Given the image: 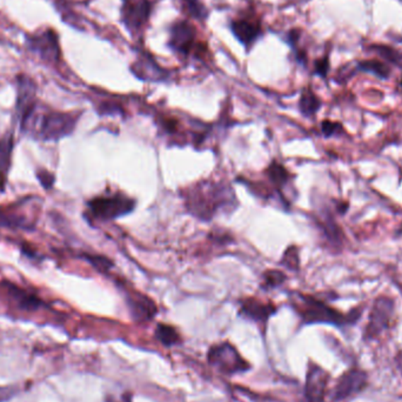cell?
<instances>
[{"label": "cell", "instance_id": "44dd1931", "mask_svg": "<svg viewBox=\"0 0 402 402\" xmlns=\"http://www.w3.org/2000/svg\"><path fill=\"white\" fill-rule=\"evenodd\" d=\"M357 69L362 72L372 73L378 76L379 79H389L391 76V69L386 64L377 59L362 60L357 63Z\"/></svg>", "mask_w": 402, "mask_h": 402}, {"label": "cell", "instance_id": "3957f363", "mask_svg": "<svg viewBox=\"0 0 402 402\" xmlns=\"http://www.w3.org/2000/svg\"><path fill=\"white\" fill-rule=\"evenodd\" d=\"M78 117L60 113V112H46L37 113V108L24 122L21 127L25 132L35 135V138L45 142H57L59 139L67 137L76 129Z\"/></svg>", "mask_w": 402, "mask_h": 402}, {"label": "cell", "instance_id": "4316f807", "mask_svg": "<svg viewBox=\"0 0 402 402\" xmlns=\"http://www.w3.org/2000/svg\"><path fill=\"white\" fill-rule=\"evenodd\" d=\"M85 257L94 268H97L100 272H108L113 266L112 261L108 260V258L99 257V255H85Z\"/></svg>", "mask_w": 402, "mask_h": 402}, {"label": "cell", "instance_id": "8992f818", "mask_svg": "<svg viewBox=\"0 0 402 402\" xmlns=\"http://www.w3.org/2000/svg\"><path fill=\"white\" fill-rule=\"evenodd\" d=\"M88 209L94 219L115 220L133 211L135 202L124 195H104L88 201Z\"/></svg>", "mask_w": 402, "mask_h": 402}, {"label": "cell", "instance_id": "484cf974", "mask_svg": "<svg viewBox=\"0 0 402 402\" xmlns=\"http://www.w3.org/2000/svg\"><path fill=\"white\" fill-rule=\"evenodd\" d=\"M285 279H286V277L280 270H268L264 274V286L266 288L277 287V286L284 282Z\"/></svg>", "mask_w": 402, "mask_h": 402}, {"label": "cell", "instance_id": "9a60e30c", "mask_svg": "<svg viewBox=\"0 0 402 402\" xmlns=\"http://www.w3.org/2000/svg\"><path fill=\"white\" fill-rule=\"evenodd\" d=\"M277 309L270 304H264L257 299L248 298L240 302V316L255 323H266Z\"/></svg>", "mask_w": 402, "mask_h": 402}, {"label": "cell", "instance_id": "52a82bcc", "mask_svg": "<svg viewBox=\"0 0 402 402\" xmlns=\"http://www.w3.org/2000/svg\"><path fill=\"white\" fill-rule=\"evenodd\" d=\"M394 313L396 302L386 295L379 297L369 313L367 326L364 330V339H375L389 330L392 326Z\"/></svg>", "mask_w": 402, "mask_h": 402}, {"label": "cell", "instance_id": "d4e9b609", "mask_svg": "<svg viewBox=\"0 0 402 402\" xmlns=\"http://www.w3.org/2000/svg\"><path fill=\"white\" fill-rule=\"evenodd\" d=\"M321 131L327 138L331 137H338V135L346 134V131L340 122H331V120H323L321 122Z\"/></svg>", "mask_w": 402, "mask_h": 402}, {"label": "cell", "instance_id": "d6a6232c", "mask_svg": "<svg viewBox=\"0 0 402 402\" xmlns=\"http://www.w3.org/2000/svg\"><path fill=\"white\" fill-rule=\"evenodd\" d=\"M396 288L399 289L400 293L402 295V282H399V281H396Z\"/></svg>", "mask_w": 402, "mask_h": 402}, {"label": "cell", "instance_id": "277c9868", "mask_svg": "<svg viewBox=\"0 0 402 402\" xmlns=\"http://www.w3.org/2000/svg\"><path fill=\"white\" fill-rule=\"evenodd\" d=\"M207 360L212 367L225 375L239 374L250 369L251 366L236 347L229 343L214 345L208 350Z\"/></svg>", "mask_w": 402, "mask_h": 402}, {"label": "cell", "instance_id": "d6986e66", "mask_svg": "<svg viewBox=\"0 0 402 402\" xmlns=\"http://www.w3.org/2000/svg\"><path fill=\"white\" fill-rule=\"evenodd\" d=\"M321 105L323 104H321L319 97L311 88H305L302 91V97L299 100V108L305 117L309 118V117L316 115L321 108Z\"/></svg>", "mask_w": 402, "mask_h": 402}, {"label": "cell", "instance_id": "30bf717a", "mask_svg": "<svg viewBox=\"0 0 402 402\" xmlns=\"http://www.w3.org/2000/svg\"><path fill=\"white\" fill-rule=\"evenodd\" d=\"M330 374L319 364L309 362L305 382V399L307 402H325Z\"/></svg>", "mask_w": 402, "mask_h": 402}, {"label": "cell", "instance_id": "603a6c76", "mask_svg": "<svg viewBox=\"0 0 402 402\" xmlns=\"http://www.w3.org/2000/svg\"><path fill=\"white\" fill-rule=\"evenodd\" d=\"M268 177L277 188H282L289 180V173L280 163H273L268 167Z\"/></svg>", "mask_w": 402, "mask_h": 402}, {"label": "cell", "instance_id": "9c48e42d", "mask_svg": "<svg viewBox=\"0 0 402 402\" xmlns=\"http://www.w3.org/2000/svg\"><path fill=\"white\" fill-rule=\"evenodd\" d=\"M367 386V374L366 372L359 368H350L346 373H343L336 382L333 391V400L336 402L350 399L357 396V393L362 392Z\"/></svg>", "mask_w": 402, "mask_h": 402}, {"label": "cell", "instance_id": "7402d4cb", "mask_svg": "<svg viewBox=\"0 0 402 402\" xmlns=\"http://www.w3.org/2000/svg\"><path fill=\"white\" fill-rule=\"evenodd\" d=\"M181 10L188 17L199 21H206L209 14L207 7L200 0H181Z\"/></svg>", "mask_w": 402, "mask_h": 402}, {"label": "cell", "instance_id": "cb8c5ba5", "mask_svg": "<svg viewBox=\"0 0 402 402\" xmlns=\"http://www.w3.org/2000/svg\"><path fill=\"white\" fill-rule=\"evenodd\" d=\"M372 50L374 51L378 56L381 57L386 62L394 64L396 67H402V54L399 51L389 47V46L373 45Z\"/></svg>", "mask_w": 402, "mask_h": 402}, {"label": "cell", "instance_id": "ac0fdd59", "mask_svg": "<svg viewBox=\"0 0 402 402\" xmlns=\"http://www.w3.org/2000/svg\"><path fill=\"white\" fill-rule=\"evenodd\" d=\"M7 288H8V294L13 298L14 302H17L18 307L23 311H37L44 305L38 297L28 294V292L23 291L13 285H7Z\"/></svg>", "mask_w": 402, "mask_h": 402}, {"label": "cell", "instance_id": "5b68a950", "mask_svg": "<svg viewBox=\"0 0 402 402\" xmlns=\"http://www.w3.org/2000/svg\"><path fill=\"white\" fill-rule=\"evenodd\" d=\"M168 46L179 56L188 57L192 53L202 56L207 51L206 44L197 42V30L188 21H178L170 28Z\"/></svg>", "mask_w": 402, "mask_h": 402}, {"label": "cell", "instance_id": "83f0119b", "mask_svg": "<svg viewBox=\"0 0 402 402\" xmlns=\"http://www.w3.org/2000/svg\"><path fill=\"white\" fill-rule=\"evenodd\" d=\"M282 263H284L288 268L291 270H298L299 268V255L298 251L294 247H291L289 250L285 253L284 259H282Z\"/></svg>", "mask_w": 402, "mask_h": 402}, {"label": "cell", "instance_id": "e0dca14e", "mask_svg": "<svg viewBox=\"0 0 402 402\" xmlns=\"http://www.w3.org/2000/svg\"><path fill=\"white\" fill-rule=\"evenodd\" d=\"M14 140L12 133H7L0 139V188H4L7 173L10 171Z\"/></svg>", "mask_w": 402, "mask_h": 402}, {"label": "cell", "instance_id": "1f68e13d", "mask_svg": "<svg viewBox=\"0 0 402 402\" xmlns=\"http://www.w3.org/2000/svg\"><path fill=\"white\" fill-rule=\"evenodd\" d=\"M396 364H398V367L400 368V371L402 372V352H400L396 357Z\"/></svg>", "mask_w": 402, "mask_h": 402}, {"label": "cell", "instance_id": "8fae6325", "mask_svg": "<svg viewBox=\"0 0 402 402\" xmlns=\"http://www.w3.org/2000/svg\"><path fill=\"white\" fill-rule=\"evenodd\" d=\"M152 4L149 0H129L122 7V21L131 32L142 30L149 21Z\"/></svg>", "mask_w": 402, "mask_h": 402}, {"label": "cell", "instance_id": "ffe728a7", "mask_svg": "<svg viewBox=\"0 0 402 402\" xmlns=\"http://www.w3.org/2000/svg\"><path fill=\"white\" fill-rule=\"evenodd\" d=\"M154 336L165 347L176 346V345H179L181 341L180 334L178 333V331L174 327L166 325V323H158L156 325Z\"/></svg>", "mask_w": 402, "mask_h": 402}, {"label": "cell", "instance_id": "7a4b0ae2", "mask_svg": "<svg viewBox=\"0 0 402 402\" xmlns=\"http://www.w3.org/2000/svg\"><path fill=\"white\" fill-rule=\"evenodd\" d=\"M294 309L305 325L330 323L338 327L350 326L360 319L362 309H354L348 314L327 305L326 302L311 295L298 294L294 299Z\"/></svg>", "mask_w": 402, "mask_h": 402}, {"label": "cell", "instance_id": "4fadbf2b", "mask_svg": "<svg viewBox=\"0 0 402 402\" xmlns=\"http://www.w3.org/2000/svg\"><path fill=\"white\" fill-rule=\"evenodd\" d=\"M28 47L47 60H57L59 57L58 38L56 33L50 30L28 39Z\"/></svg>", "mask_w": 402, "mask_h": 402}, {"label": "cell", "instance_id": "2e32d148", "mask_svg": "<svg viewBox=\"0 0 402 402\" xmlns=\"http://www.w3.org/2000/svg\"><path fill=\"white\" fill-rule=\"evenodd\" d=\"M134 73L139 78L146 80H159L165 78V69L154 62L152 57L144 56L134 64Z\"/></svg>", "mask_w": 402, "mask_h": 402}, {"label": "cell", "instance_id": "836d02e7", "mask_svg": "<svg viewBox=\"0 0 402 402\" xmlns=\"http://www.w3.org/2000/svg\"><path fill=\"white\" fill-rule=\"evenodd\" d=\"M124 1H129V0H124Z\"/></svg>", "mask_w": 402, "mask_h": 402}, {"label": "cell", "instance_id": "ba28073f", "mask_svg": "<svg viewBox=\"0 0 402 402\" xmlns=\"http://www.w3.org/2000/svg\"><path fill=\"white\" fill-rule=\"evenodd\" d=\"M37 108V85L30 76H18L16 117L21 125Z\"/></svg>", "mask_w": 402, "mask_h": 402}, {"label": "cell", "instance_id": "5bb4252c", "mask_svg": "<svg viewBox=\"0 0 402 402\" xmlns=\"http://www.w3.org/2000/svg\"><path fill=\"white\" fill-rule=\"evenodd\" d=\"M126 302L131 316L137 321H149L158 312L156 304L146 295L131 293L126 297Z\"/></svg>", "mask_w": 402, "mask_h": 402}, {"label": "cell", "instance_id": "f546056e", "mask_svg": "<svg viewBox=\"0 0 402 402\" xmlns=\"http://www.w3.org/2000/svg\"><path fill=\"white\" fill-rule=\"evenodd\" d=\"M330 69V63H328V58H323V59L316 60V74L320 76H327V72Z\"/></svg>", "mask_w": 402, "mask_h": 402}, {"label": "cell", "instance_id": "f1b7e54d", "mask_svg": "<svg viewBox=\"0 0 402 402\" xmlns=\"http://www.w3.org/2000/svg\"><path fill=\"white\" fill-rule=\"evenodd\" d=\"M37 176H38L39 181H40L42 188H46V190L52 188L53 183H54V177H53L52 174L47 172V171H42Z\"/></svg>", "mask_w": 402, "mask_h": 402}, {"label": "cell", "instance_id": "4dcf8cb0", "mask_svg": "<svg viewBox=\"0 0 402 402\" xmlns=\"http://www.w3.org/2000/svg\"><path fill=\"white\" fill-rule=\"evenodd\" d=\"M14 391L12 389H0V402L6 401L11 396H14Z\"/></svg>", "mask_w": 402, "mask_h": 402}, {"label": "cell", "instance_id": "6da1fadb", "mask_svg": "<svg viewBox=\"0 0 402 402\" xmlns=\"http://www.w3.org/2000/svg\"><path fill=\"white\" fill-rule=\"evenodd\" d=\"M186 206L192 214L209 220L220 209H229L236 206V195L232 188L224 183L202 181L185 193Z\"/></svg>", "mask_w": 402, "mask_h": 402}, {"label": "cell", "instance_id": "7c38bea8", "mask_svg": "<svg viewBox=\"0 0 402 402\" xmlns=\"http://www.w3.org/2000/svg\"><path fill=\"white\" fill-rule=\"evenodd\" d=\"M229 28H231V31H232L234 37L247 50H250L257 42L258 39L260 38L261 33H263L260 23L258 21V19L247 17V16L231 21Z\"/></svg>", "mask_w": 402, "mask_h": 402}]
</instances>
